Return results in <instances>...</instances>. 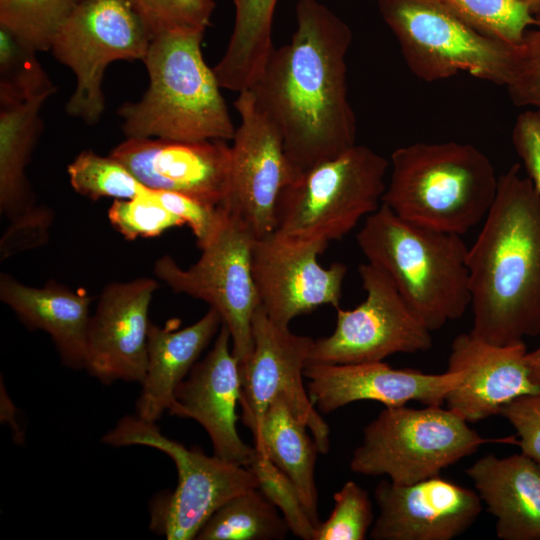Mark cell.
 <instances>
[{"mask_svg": "<svg viewBox=\"0 0 540 540\" xmlns=\"http://www.w3.org/2000/svg\"><path fill=\"white\" fill-rule=\"evenodd\" d=\"M289 43L272 50L248 90L278 129L298 174L356 144L348 98V24L318 0H298Z\"/></svg>", "mask_w": 540, "mask_h": 540, "instance_id": "cell-1", "label": "cell"}, {"mask_svg": "<svg viewBox=\"0 0 540 540\" xmlns=\"http://www.w3.org/2000/svg\"><path fill=\"white\" fill-rule=\"evenodd\" d=\"M467 267L472 335L509 345L540 334V193L520 164L498 177Z\"/></svg>", "mask_w": 540, "mask_h": 540, "instance_id": "cell-2", "label": "cell"}, {"mask_svg": "<svg viewBox=\"0 0 540 540\" xmlns=\"http://www.w3.org/2000/svg\"><path fill=\"white\" fill-rule=\"evenodd\" d=\"M204 32L155 35L143 60L149 84L137 102L118 109L126 138L232 140L236 128L213 68L205 62Z\"/></svg>", "mask_w": 540, "mask_h": 540, "instance_id": "cell-3", "label": "cell"}, {"mask_svg": "<svg viewBox=\"0 0 540 540\" xmlns=\"http://www.w3.org/2000/svg\"><path fill=\"white\" fill-rule=\"evenodd\" d=\"M356 239L368 263L389 276L431 332L470 307L468 247L461 235L410 223L381 204Z\"/></svg>", "mask_w": 540, "mask_h": 540, "instance_id": "cell-4", "label": "cell"}, {"mask_svg": "<svg viewBox=\"0 0 540 540\" xmlns=\"http://www.w3.org/2000/svg\"><path fill=\"white\" fill-rule=\"evenodd\" d=\"M382 197L400 218L462 235L484 220L497 193L489 158L471 144L417 142L395 149Z\"/></svg>", "mask_w": 540, "mask_h": 540, "instance_id": "cell-5", "label": "cell"}, {"mask_svg": "<svg viewBox=\"0 0 540 540\" xmlns=\"http://www.w3.org/2000/svg\"><path fill=\"white\" fill-rule=\"evenodd\" d=\"M389 161L355 144L300 173L281 191L274 232L298 239L340 240L382 204Z\"/></svg>", "mask_w": 540, "mask_h": 540, "instance_id": "cell-6", "label": "cell"}, {"mask_svg": "<svg viewBox=\"0 0 540 540\" xmlns=\"http://www.w3.org/2000/svg\"><path fill=\"white\" fill-rule=\"evenodd\" d=\"M107 445H140L169 456L178 481L172 492H163L149 505V528L168 540H192L207 520L231 498L257 488V479L245 466L208 456L163 435L156 422L136 416L122 417L101 439Z\"/></svg>", "mask_w": 540, "mask_h": 540, "instance_id": "cell-7", "label": "cell"}, {"mask_svg": "<svg viewBox=\"0 0 540 540\" xmlns=\"http://www.w3.org/2000/svg\"><path fill=\"white\" fill-rule=\"evenodd\" d=\"M496 441L480 436L449 408L385 407L363 431L350 469L357 474L386 475L392 482L411 484L440 472L479 446Z\"/></svg>", "mask_w": 540, "mask_h": 540, "instance_id": "cell-8", "label": "cell"}, {"mask_svg": "<svg viewBox=\"0 0 540 540\" xmlns=\"http://www.w3.org/2000/svg\"><path fill=\"white\" fill-rule=\"evenodd\" d=\"M217 225L198 248L201 256L188 268L169 255L154 263L155 276L175 293L200 299L215 309L228 328L240 372L253 351L252 321L259 296L252 274L255 237L234 214L220 205Z\"/></svg>", "mask_w": 540, "mask_h": 540, "instance_id": "cell-9", "label": "cell"}, {"mask_svg": "<svg viewBox=\"0 0 540 540\" xmlns=\"http://www.w3.org/2000/svg\"><path fill=\"white\" fill-rule=\"evenodd\" d=\"M410 71L427 82L465 72L505 86L514 45L487 36L431 0H379Z\"/></svg>", "mask_w": 540, "mask_h": 540, "instance_id": "cell-10", "label": "cell"}, {"mask_svg": "<svg viewBox=\"0 0 540 540\" xmlns=\"http://www.w3.org/2000/svg\"><path fill=\"white\" fill-rule=\"evenodd\" d=\"M152 34L127 0H82L58 28L49 51L75 75L66 112L87 124L105 109L104 73L115 61H143Z\"/></svg>", "mask_w": 540, "mask_h": 540, "instance_id": "cell-11", "label": "cell"}, {"mask_svg": "<svg viewBox=\"0 0 540 540\" xmlns=\"http://www.w3.org/2000/svg\"><path fill=\"white\" fill-rule=\"evenodd\" d=\"M358 273L366 298L354 309L337 308L334 331L313 341L307 365L383 361L393 354L432 347L431 331L389 276L368 262L359 266Z\"/></svg>", "mask_w": 540, "mask_h": 540, "instance_id": "cell-12", "label": "cell"}, {"mask_svg": "<svg viewBox=\"0 0 540 540\" xmlns=\"http://www.w3.org/2000/svg\"><path fill=\"white\" fill-rule=\"evenodd\" d=\"M252 333V355L241 371L239 406L241 421L251 431L254 446L260 442L265 413L281 396L307 426L320 453L326 454L330 448L329 427L311 402L303 381L314 340L276 324L261 305L253 316Z\"/></svg>", "mask_w": 540, "mask_h": 540, "instance_id": "cell-13", "label": "cell"}, {"mask_svg": "<svg viewBox=\"0 0 540 540\" xmlns=\"http://www.w3.org/2000/svg\"><path fill=\"white\" fill-rule=\"evenodd\" d=\"M240 116L231 146L228 193L221 204L255 239L275 230L279 195L299 174L288 159L278 129L257 106L250 90L238 93Z\"/></svg>", "mask_w": 540, "mask_h": 540, "instance_id": "cell-14", "label": "cell"}, {"mask_svg": "<svg viewBox=\"0 0 540 540\" xmlns=\"http://www.w3.org/2000/svg\"><path fill=\"white\" fill-rule=\"evenodd\" d=\"M328 245L276 232L255 239L253 279L260 305L273 322L288 327L297 316L320 306L339 308L347 267L339 262L328 268L319 264Z\"/></svg>", "mask_w": 540, "mask_h": 540, "instance_id": "cell-15", "label": "cell"}, {"mask_svg": "<svg viewBox=\"0 0 540 540\" xmlns=\"http://www.w3.org/2000/svg\"><path fill=\"white\" fill-rule=\"evenodd\" d=\"M158 282L141 277L106 285L91 315L85 370L104 385L141 382L147 366L149 307Z\"/></svg>", "mask_w": 540, "mask_h": 540, "instance_id": "cell-16", "label": "cell"}, {"mask_svg": "<svg viewBox=\"0 0 540 540\" xmlns=\"http://www.w3.org/2000/svg\"><path fill=\"white\" fill-rule=\"evenodd\" d=\"M146 187L220 206L228 193L231 146L220 139L126 138L110 154Z\"/></svg>", "mask_w": 540, "mask_h": 540, "instance_id": "cell-17", "label": "cell"}, {"mask_svg": "<svg viewBox=\"0 0 540 540\" xmlns=\"http://www.w3.org/2000/svg\"><path fill=\"white\" fill-rule=\"evenodd\" d=\"M374 495L379 507L370 531L374 540H450L482 510L478 493L440 475L411 484L383 480Z\"/></svg>", "mask_w": 540, "mask_h": 540, "instance_id": "cell-18", "label": "cell"}, {"mask_svg": "<svg viewBox=\"0 0 540 540\" xmlns=\"http://www.w3.org/2000/svg\"><path fill=\"white\" fill-rule=\"evenodd\" d=\"M241 388L240 365L222 323L213 347L177 387L168 412L198 422L211 440L214 455L247 467L255 447L245 443L237 430Z\"/></svg>", "mask_w": 540, "mask_h": 540, "instance_id": "cell-19", "label": "cell"}, {"mask_svg": "<svg viewBox=\"0 0 540 540\" xmlns=\"http://www.w3.org/2000/svg\"><path fill=\"white\" fill-rule=\"evenodd\" d=\"M52 94L0 106V212L10 222L1 239L2 259L48 238L52 216L35 205L26 167L41 132V107Z\"/></svg>", "mask_w": 540, "mask_h": 540, "instance_id": "cell-20", "label": "cell"}, {"mask_svg": "<svg viewBox=\"0 0 540 540\" xmlns=\"http://www.w3.org/2000/svg\"><path fill=\"white\" fill-rule=\"evenodd\" d=\"M304 377L309 398L320 413H331L356 401H376L385 407L417 401L441 406L461 381L458 371L441 374L395 369L383 361L354 364H310Z\"/></svg>", "mask_w": 540, "mask_h": 540, "instance_id": "cell-21", "label": "cell"}, {"mask_svg": "<svg viewBox=\"0 0 540 540\" xmlns=\"http://www.w3.org/2000/svg\"><path fill=\"white\" fill-rule=\"evenodd\" d=\"M524 342L495 345L469 333L451 344L448 369L461 373L445 402L467 422L500 415L518 397L540 391L531 379Z\"/></svg>", "mask_w": 540, "mask_h": 540, "instance_id": "cell-22", "label": "cell"}, {"mask_svg": "<svg viewBox=\"0 0 540 540\" xmlns=\"http://www.w3.org/2000/svg\"><path fill=\"white\" fill-rule=\"evenodd\" d=\"M0 299L27 328L51 337L66 367L85 369L92 300L86 290H72L54 280L33 287L2 273Z\"/></svg>", "mask_w": 540, "mask_h": 540, "instance_id": "cell-23", "label": "cell"}, {"mask_svg": "<svg viewBox=\"0 0 540 540\" xmlns=\"http://www.w3.org/2000/svg\"><path fill=\"white\" fill-rule=\"evenodd\" d=\"M179 323L171 319L164 326L150 324L146 372L136 402V415L145 421L156 422L170 409L177 387L218 334L222 320L210 308L189 326L179 328Z\"/></svg>", "mask_w": 540, "mask_h": 540, "instance_id": "cell-24", "label": "cell"}, {"mask_svg": "<svg viewBox=\"0 0 540 540\" xmlns=\"http://www.w3.org/2000/svg\"><path fill=\"white\" fill-rule=\"evenodd\" d=\"M482 502L497 519L502 540H540V464L523 453L488 454L466 469Z\"/></svg>", "mask_w": 540, "mask_h": 540, "instance_id": "cell-25", "label": "cell"}, {"mask_svg": "<svg viewBox=\"0 0 540 540\" xmlns=\"http://www.w3.org/2000/svg\"><path fill=\"white\" fill-rule=\"evenodd\" d=\"M307 426L277 397L265 413L258 451L265 454L296 486L313 524H320L315 464L320 453Z\"/></svg>", "mask_w": 540, "mask_h": 540, "instance_id": "cell-26", "label": "cell"}, {"mask_svg": "<svg viewBox=\"0 0 540 540\" xmlns=\"http://www.w3.org/2000/svg\"><path fill=\"white\" fill-rule=\"evenodd\" d=\"M233 2V30L213 70L222 89L240 93L256 82L274 49L272 25L278 0Z\"/></svg>", "mask_w": 540, "mask_h": 540, "instance_id": "cell-27", "label": "cell"}, {"mask_svg": "<svg viewBox=\"0 0 540 540\" xmlns=\"http://www.w3.org/2000/svg\"><path fill=\"white\" fill-rule=\"evenodd\" d=\"M289 531L280 511L258 488H252L215 511L195 539L281 540Z\"/></svg>", "mask_w": 540, "mask_h": 540, "instance_id": "cell-28", "label": "cell"}, {"mask_svg": "<svg viewBox=\"0 0 540 540\" xmlns=\"http://www.w3.org/2000/svg\"><path fill=\"white\" fill-rule=\"evenodd\" d=\"M481 33L519 44L540 18L521 0H431Z\"/></svg>", "mask_w": 540, "mask_h": 540, "instance_id": "cell-29", "label": "cell"}, {"mask_svg": "<svg viewBox=\"0 0 540 540\" xmlns=\"http://www.w3.org/2000/svg\"><path fill=\"white\" fill-rule=\"evenodd\" d=\"M72 188L92 200H128L143 195L148 187L119 160L84 150L68 165Z\"/></svg>", "mask_w": 540, "mask_h": 540, "instance_id": "cell-30", "label": "cell"}, {"mask_svg": "<svg viewBox=\"0 0 540 540\" xmlns=\"http://www.w3.org/2000/svg\"><path fill=\"white\" fill-rule=\"evenodd\" d=\"M76 4L77 0H0V26L35 51H49Z\"/></svg>", "mask_w": 540, "mask_h": 540, "instance_id": "cell-31", "label": "cell"}, {"mask_svg": "<svg viewBox=\"0 0 540 540\" xmlns=\"http://www.w3.org/2000/svg\"><path fill=\"white\" fill-rule=\"evenodd\" d=\"M37 51L0 26V106L11 105L56 87L40 65Z\"/></svg>", "mask_w": 540, "mask_h": 540, "instance_id": "cell-32", "label": "cell"}, {"mask_svg": "<svg viewBox=\"0 0 540 540\" xmlns=\"http://www.w3.org/2000/svg\"><path fill=\"white\" fill-rule=\"evenodd\" d=\"M247 467L257 479V488L280 511L290 531L303 540H314L316 526L289 477L256 448Z\"/></svg>", "mask_w": 540, "mask_h": 540, "instance_id": "cell-33", "label": "cell"}, {"mask_svg": "<svg viewBox=\"0 0 540 540\" xmlns=\"http://www.w3.org/2000/svg\"><path fill=\"white\" fill-rule=\"evenodd\" d=\"M127 2L143 19L153 37L170 31L205 33L215 9L214 0H127Z\"/></svg>", "mask_w": 540, "mask_h": 540, "instance_id": "cell-34", "label": "cell"}, {"mask_svg": "<svg viewBox=\"0 0 540 540\" xmlns=\"http://www.w3.org/2000/svg\"><path fill=\"white\" fill-rule=\"evenodd\" d=\"M334 508L316 528L314 540H363L373 522L372 503L366 490L347 481L334 494Z\"/></svg>", "mask_w": 540, "mask_h": 540, "instance_id": "cell-35", "label": "cell"}, {"mask_svg": "<svg viewBox=\"0 0 540 540\" xmlns=\"http://www.w3.org/2000/svg\"><path fill=\"white\" fill-rule=\"evenodd\" d=\"M148 190L128 200H114L108 210L113 228L127 240L150 238L184 223L148 195Z\"/></svg>", "mask_w": 540, "mask_h": 540, "instance_id": "cell-36", "label": "cell"}, {"mask_svg": "<svg viewBox=\"0 0 540 540\" xmlns=\"http://www.w3.org/2000/svg\"><path fill=\"white\" fill-rule=\"evenodd\" d=\"M505 87L517 106L540 109V25L529 29L513 46Z\"/></svg>", "mask_w": 540, "mask_h": 540, "instance_id": "cell-37", "label": "cell"}, {"mask_svg": "<svg viewBox=\"0 0 540 540\" xmlns=\"http://www.w3.org/2000/svg\"><path fill=\"white\" fill-rule=\"evenodd\" d=\"M148 195L189 226L198 247L208 239L219 220L220 206H212L174 191L149 188Z\"/></svg>", "mask_w": 540, "mask_h": 540, "instance_id": "cell-38", "label": "cell"}, {"mask_svg": "<svg viewBox=\"0 0 540 540\" xmlns=\"http://www.w3.org/2000/svg\"><path fill=\"white\" fill-rule=\"evenodd\" d=\"M500 415L516 430L521 453L540 464V391L516 398Z\"/></svg>", "mask_w": 540, "mask_h": 540, "instance_id": "cell-39", "label": "cell"}, {"mask_svg": "<svg viewBox=\"0 0 540 540\" xmlns=\"http://www.w3.org/2000/svg\"><path fill=\"white\" fill-rule=\"evenodd\" d=\"M512 144L526 175L540 193V109L528 108L517 116Z\"/></svg>", "mask_w": 540, "mask_h": 540, "instance_id": "cell-40", "label": "cell"}, {"mask_svg": "<svg viewBox=\"0 0 540 540\" xmlns=\"http://www.w3.org/2000/svg\"><path fill=\"white\" fill-rule=\"evenodd\" d=\"M15 416V407L13 402L7 395L5 388L3 389V384H1V419L5 423H8L14 431V439L18 442L23 441L22 432L17 424V421L14 418Z\"/></svg>", "mask_w": 540, "mask_h": 540, "instance_id": "cell-41", "label": "cell"}, {"mask_svg": "<svg viewBox=\"0 0 540 540\" xmlns=\"http://www.w3.org/2000/svg\"><path fill=\"white\" fill-rule=\"evenodd\" d=\"M527 363L532 381L540 387V344L533 351L527 353Z\"/></svg>", "mask_w": 540, "mask_h": 540, "instance_id": "cell-42", "label": "cell"}, {"mask_svg": "<svg viewBox=\"0 0 540 540\" xmlns=\"http://www.w3.org/2000/svg\"><path fill=\"white\" fill-rule=\"evenodd\" d=\"M525 3L534 14L540 13V0H521Z\"/></svg>", "mask_w": 540, "mask_h": 540, "instance_id": "cell-43", "label": "cell"}, {"mask_svg": "<svg viewBox=\"0 0 540 540\" xmlns=\"http://www.w3.org/2000/svg\"><path fill=\"white\" fill-rule=\"evenodd\" d=\"M80 1H82V0H77V3L80 2Z\"/></svg>", "mask_w": 540, "mask_h": 540, "instance_id": "cell-44", "label": "cell"}]
</instances>
